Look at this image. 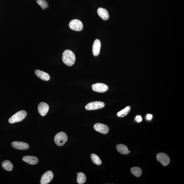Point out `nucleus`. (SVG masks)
Returning a JSON list of instances; mask_svg holds the SVG:
<instances>
[{
  "instance_id": "obj_19",
  "label": "nucleus",
  "mask_w": 184,
  "mask_h": 184,
  "mask_svg": "<svg viewBox=\"0 0 184 184\" xmlns=\"http://www.w3.org/2000/svg\"><path fill=\"white\" fill-rule=\"evenodd\" d=\"M131 171L134 176L137 177L141 176L142 173V171L141 168L138 167H132L131 169Z\"/></svg>"
},
{
  "instance_id": "obj_17",
  "label": "nucleus",
  "mask_w": 184,
  "mask_h": 184,
  "mask_svg": "<svg viewBox=\"0 0 184 184\" xmlns=\"http://www.w3.org/2000/svg\"><path fill=\"white\" fill-rule=\"evenodd\" d=\"M3 169L8 171H11L13 169V165L10 161L5 160L1 163Z\"/></svg>"
},
{
  "instance_id": "obj_4",
  "label": "nucleus",
  "mask_w": 184,
  "mask_h": 184,
  "mask_svg": "<svg viewBox=\"0 0 184 184\" xmlns=\"http://www.w3.org/2000/svg\"><path fill=\"white\" fill-rule=\"evenodd\" d=\"M105 106L104 103L101 101H94L89 103L85 106L86 110H94L100 109Z\"/></svg>"
},
{
  "instance_id": "obj_9",
  "label": "nucleus",
  "mask_w": 184,
  "mask_h": 184,
  "mask_svg": "<svg viewBox=\"0 0 184 184\" xmlns=\"http://www.w3.org/2000/svg\"><path fill=\"white\" fill-rule=\"evenodd\" d=\"M94 127L96 131L103 134H107L109 130V128L107 126L101 123L95 124Z\"/></svg>"
},
{
  "instance_id": "obj_21",
  "label": "nucleus",
  "mask_w": 184,
  "mask_h": 184,
  "mask_svg": "<svg viewBox=\"0 0 184 184\" xmlns=\"http://www.w3.org/2000/svg\"><path fill=\"white\" fill-rule=\"evenodd\" d=\"M91 158L94 163L99 165L102 164V161L99 157L96 154L92 153L91 155Z\"/></svg>"
},
{
  "instance_id": "obj_24",
  "label": "nucleus",
  "mask_w": 184,
  "mask_h": 184,
  "mask_svg": "<svg viewBox=\"0 0 184 184\" xmlns=\"http://www.w3.org/2000/svg\"><path fill=\"white\" fill-rule=\"evenodd\" d=\"M152 118V115L150 114H148L147 115L146 117V118L147 120H151Z\"/></svg>"
},
{
  "instance_id": "obj_7",
  "label": "nucleus",
  "mask_w": 184,
  "mask_h": 184,
  "mask_svg": "<svg viewBox=\"0 0 184 184\" xmlns=\"http://www.w3.org/2000/svg\"><path fill=\"white\" fill-rule=\"evenodd\" d=\"M54 177L53 173L51 171H48L44 173L41 177L40 183L48 184L52 181Z\"/></svg>"
},
{
  "instance_id": "obj_12",
  "label": "nucleus",
  "mask_w": 184,
  "mask_h": 184,
  "mask_svg": "<svg viewBox=\"0 0 184 184\" xmlns=\"http://www.w3.org/2000/svg\"><path fill=\"white\" fill-rule=\"evenodd\" d=\"M101 43L99 39H96L94 41L92 46L93 54L95 56H97L99 55L100 50Z\"/></svg>"
},
{
  "instance_id": "obj_3",
  "label": "nucleus",
  "mask_w": 184,
  "mask_h": 184,
  "mask_svg": "<svg viewBox=\"0 0 184 184\" xmlns=\"http://www.w3.org/2000/svg\"><path fill=\"white\" fill-rule=\"evenodd\" d=\"M68 140V137L65 133L61 132L56 135L54 141L57 146H62L64 145Z\"/></svg>"
},
{
  "instance_id": "obj_5",
  "label": "nucleus",
  "mask_w": 184,
  "mask_h": 184,
  "mask_svg": "<svg viewBox=\"0 0 184 184\" xmlns=\"http://www.w3.org/2000/svg\"><path fill=\"white\" fill-rule=\"evenodd\" d=\"M69 27L73 30L76 31H80L83 29V25L81 21L74 19L70 22Z\"/></svg>"
},
{
  "instance_id": "obj_10",
  "label": "nucleus",
  "mask_w": 184,
  "mask_h": 184,
  "mask_svg": "<svg viewBox=\"0 0 184 184\" xmlns=\"http://www.w3.org/2000/svg\"><path fill=\"white\" fill-rule=\"evenodd\" d=\"M11 145L13 148L18 150H27L29 148V145L23 142L13 141L11 143Z\"/></svg>"
},
{
  "instance_id": "obj_22",
  "label": "nucleus",
  "mask_w": 184,
  "mask_h": 184,
  "mask_svg": "<svg viewBox=\"0 0 184 184\" xmlns=\"http://www.w3.org/2000/svg\"><path fill=\"white\" fill-rule=\"evenodd\" d=\"M37 3L41 7L42 9L45 10V8H48V4L45 0H37Z\"/></svg>"
},
{
  "instance_id": "obj_26",
  "label": "nucleus",
  "mask_w": 184,
  "mask_h": 184,
  "mask_svg": "<svg viewBox=\"0 0 184 184\" xmlns=\"http://www.w3.org/2000/svg\"><path fill=\"white\" fill-rule=\"evenodd\" d=\"M78 172L77 173V174H78Z\"/></svg>"
},
{
  "instance_id": "obj_18",
  "label": "nucleus",
  "mask_w": 184,
  "mask_h": 184,
  "mask_svg": "<svg viewBox=\"0 0 184 184\" xmlns=\"http://www.w3.org/2000/svg\"><path fill=\"white\" fill-rule=\"evenodd\" d=\"M130 107L128 106L126 107L124 109L119 112L117 113V116L120 117H123L127 116L130 112Z\"/></svg>"
},
{
  "instance_id": "obj_13",
  "label": "nucleus",
  "mask_w": 184,
  "mask_h": 184,
  "mask_svg": "<svg viewBox=\"0 0 184 184\" xmlns=\"http://www.w3.org/2000/svg\"><path fill=\"white\" fill-rule=\"evenodd\" d=\"M35 73L39 78L45 81H48L50 79V75L44 72L37 70L35 71Z\"/></svg>"
},
{
  "instance_id": "obj_23",
  "label": "nucleus",
  "mask_w": 184,
  "mask_h": 184,
  "mask_svg": "<svg viewBox=\"0 0 184 184\" xmlns=\"http://www.w3.org/2000/svg\"><path fill=\"white\" fill-rule=\"evenodd\" d=\"M135 120L138 122H141L142 121V118L141 116L138 115L135 118Z\"/></svg>"
},
{
  "instance_id": "obj_20",
  "label": "nucleus",
  "mask_w": 184,
  "mask_h": 184,
  "mask_svg": "<svg viewBox=\"0 0 184 184\" xmlns=\"http://www.w3.org/2000/svg\"><path fill=\"white\" fill-rule=\"evenodd\" d=\"M86 180V177L85 174L83 173L80 172L78 174L77 177V181L78 184H83Z\"/></svg>"
},
{
  "instance_id": "obj_14",
  "label": "nucleus",
  "mask_w": 184,
  "mask_h": 184,
  "mask_svg": "<svg viewBox=\"0 0 184 184\" xmlns=\"http://www.w3.org/2000/svg\"><path fill=\"white\" fill-rule=\"evenodd\" d=\"M24 162L31 165L36 164L38 162V159L36 157L33 156H25L23 157Z\"/></svg>"
},
{
  "instance_id": "obj_11",
  "label": "nucleus",
  "mask_w": 184,
  "mask_h": 184,
  "mask_svg": "<svg viewBox=\"0 0 184 184\" xmlns=\"http://www.w3.org/2000/svg\"><path fill=\"white\" fill-rule=\"evenodd\" d=\"M49 109L48 105L45 102H41L38 105V111L42 116H44L46 115L48 113Z\"/></svg>"
},
{
  "instance_id": "obj_2",
  "label": "nucleus",
  "mask_w": 184,
  "mask_h": 184,
  "mask_svg": "<svg viewBox=\"0 0 184 184\" xmlns=\"http://www.w3.org/2000/svg\"><path fill=\"white\" fill-rule=\"evenodd\" d=\"M27 115V113L25 110H20L10 117L9 122L11 124L20 122L25 118Z\"/></svg>"
},
{
  "instance_id": "obj_25",
  "label": "nucleus",
  "mask_w": 184,
  "mask_h": 184,
  "mask_svg": "<svg viewBox=\"0 0 184 184\" xmlns=\"http://www.w3.org/2000/svg\"><path fill=\"white\" fill-rule=\"evenodd\" d=\"M130 151H129V153H130Z\"/></svg>"
},
{
  "instance_id": "obj_6",
  "label": "nucleus",
  "mask_w": 184,
  "mask_h": 184,
  "mask_svg": "<svg viewBox=\"0 0 184 184\" xmlns=\"http://www.w3.org/2000/svg\"><path fill=\"white\" fill-rule=\"evenodd\" d=\"M156 157L157 161L160 162L164 166L168 165L170 161V159L168 155L162 152L157 154Z\"/></svg>"
},
{
  "instance_id": "obj_16",
  "label": "nucleus",
  "mask_w": 184,
  "mask_h": 184,
  "mask_svg": "<svg viewBox=\"0 0 184 184\" xmlns=\"http://www.w3.org/2000/svg\"><path fill=\"white\" fill-rule=\"evenodd\" d=\"M116 149L117 151L122 155H127L129 153V150L126 145L120 144L117 145Z\"/></svg>"
},
{
  "instance_id": "obj_8",
  "label": "nucleus",
  "mask_w": 184,
  "mask_h": 184,
  "mask_svg": "<svg viewBox=\"0 0 184 184\" xmlns=\"http://www.w3.org/2000/svg\"><path fill=\"white\" fill-rule=\"evenodd\" d=\"M92 90L94 92L103 93L108 90V86L104 84L97 83L94 84L92 86Z\"/></svg>"
},
{
  "instance_id": "obj_15",
  "label": "nucleus",
  "mask_w": 184,
  "mask_h": 184,
  "mask_svg": "<svg viewBox=\"0 0 184 184\" xmlns=\"http://www.w3.org/2000/svg\"><path fill=\"white\" fill-rule=\"evenodd\" d=\"M97 12L98 15L103 20H108L109 17V13L107 10L105 9L100 8L98 9Z\"/></svg>"
},
{
  "instance_id": "obj_1",
  "label": "nucleus",
  "mask_w": 184,
  "mask_h": 184,
  "mask_svg": "<svg viewBox=\"0 0 184 184\" xmlns=\"http://www.w3.org/2000/svg\"><path fill=\"white\" fill-rule=\"evenodd\" d=\"M62 59L65 64L71 66L74 64L75 57L74 52L71 50H64L62 54Z\"/></svg>"
}]
</instances>
